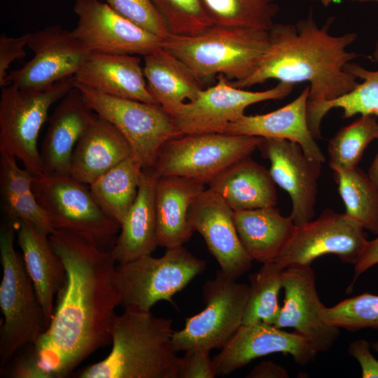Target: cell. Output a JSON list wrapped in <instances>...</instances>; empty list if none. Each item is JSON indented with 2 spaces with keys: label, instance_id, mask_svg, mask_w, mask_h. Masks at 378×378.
<instances>
[{
  "label": "cell",
  "instance_id": "cell-1",
  "mask_svg": "<svg viewBox=\"0 0 378 378\" xmlns=\"http://www.w3.org/2000/svg\"><path fill=\"white\" fill-rule=\"evenodd\" d=\"M49 238L66 272L52 318L34 344L50 378L69 375L86 358L111 343V328L120 305L111 251L78 234L55 229Z\"/></svg>",
  "mask_w": 378,
  "mask_h": 378
},
{
  "label": "cell",
  "instance_id": "cell-2",
  "mask_svg": "<svg viewBox=\"0 0 378 378\" xmlns=\"http://www.w3.org/2000/svg\"><path fill=\"white\" fill-rule=\"evenodd\" d=\"M332 20L318 27L312 13L295 24H274L267 48L251 75L241 80H228L247 88L268 80L295 84L309 83L307 120L324 103L351 92L358 83L345 69L358 55L347 50L357 34L335 36L329 32Z\"/></svg>",
  "mask_w": 378,
  "mask_h": 378
},
{
  "label": "cell",
  "instance_id": "cell-3",
  "mask_svg": "<svg viewBox=\"0 0 378 378\" xmlns=\"http://www.w3.org/2000/svg\"><path fill=\"white\" fill-rule=\"evenodd\" d=\"M172 320L150 312L124 309L111 328L112 348L85 367L80 378H174L178 357L172 344Z\"/></svg>",
  "mask_w": 378,
  "mask_h": 378
},
{
  "label": "cell",
  "instance_id": "cell-4",
  "mask_svg": "<svg viewBox=\"0 0 378 378\" xmlns=\"http://www.w3.org/2000/svg\"><path fill=\"white\" fill-rule=\"evenodd\" d=\"M269 43L267 30L212 25L195 36L171 34L162 47L179 59L200 82L223 75L245 79L257 68Z\"/></svg>",
  "mask_w": 378,
  "mask_h": 378
},
{
  "label": "cell",
  "instance_id": "cell-5",
  "mask_svg": "<svg viewBox=\"0 0 378 378\" xmlns=\"http://www.w3.org/2000/svg\"><path fill=\"white\" fill-rule=\"evenodd\" d=\"M16 226L7 221L0 230L3 277L0 307L4 316L0 337V364L4 367L24 346L34 344L47 328L43 309L23 258L14 247Z\"/></svg>",
  "mask_w": 378,
  "mask_h": 378
},
{
  "label": "cell",
  "instance_id": "cell-6",
  "mask_svg": "<svg viewBox=\"0 0 378 378\" xmlns=\"http://www.w3.org/2000/svg\"><path fill=\"white\" fill-rule=\"evenodd\" d=\"M166 249L160 258L149 254L116 265L115 281L124 309L150 312L160 300L174 304L173 296L206 270V262L183 245Z\"/></svg>",
  "mask_w": 378,
  "mask_h": 378
},
{
  "label": "cell",
  "instance_id": "cell-7",
  "mask_svg": "<svg viewBox=\"0 0 378 378\" xmlns=\"http://www.w3.org/2000/svg\"><path fill=\"white\" fill-rule=\"evenodd\" d=\"M74 87V76L63 78L43 91L3 87L0 96V153L21 161L34 177L43 175L37 140L52 105Z\"/></svg>",
  "mask_w": 378,
  "mask_h": 378
},
{
  "label": "cell",
  "instance_id": "cell-8",
  "mask_svg": "<svg viewBox=\"0 0 378 378\" xmlns=\"http://www.w3.org/2000/svg\"><path fill=\"white\" fill-rule=\"evenodd\" d=\"M262 139L218 132L180 135L162 146L150 169L158 178L182 176L208 185L226 167L250 156Z\"/></svg>",
  "mask_w": 378,
  "mask_h": 378
},
{
  "label": "cell",
  "instance_id": "cell-9",
  "mask_svg": "<svg viewBox=\"0 0 378 378\" xmlns=\"http://www.w3.org/2000/svg\"><path fill=\"white\" fill-rule=\"evenodd\" d=\"M33 190L53 228L70 231L111 251L120 225L94 198L90 186L70 176L35 177Z\"/></svg>",
  "mask_w": 378,
  "mask_h": 378
},
{
  "label": "cell",
  "instance_id": "cell-10",
  "mask_svg": "<svg viewBox=\"0 0 378 378\" xmlns=\"http://www.w3.org/2000/svg\"><path fill=\"white\" fill-rule=\"evenodd\" d=\"M87 105L113 125L129 142L144 169H150L162 146L180 136L173 118L159 104L111 96L77 83Z\"/></svg>",
  "mask_w": 378,
  "mask_h": 378
},
{
  "label": "cell",
  "instance_id": "cell-11",
  "mask_svg": "<svg viewBox=\"0 0 378 378\" xmlns=\"http://www.w3.org/2000/svg\"><path fill=\"white\" fill-rule=\"evenodd\" d=\"M248 293V285L217 271L203 286L204 309L186 318L183 328L174 331V350L221 349L242 325Z\"/></svg>",
  "mask_w": 378,
  "mask_h": 378
},
{
  "label": "cell",
  "instance_id": "cell-12",
  "mask_svg": "<svg viewBox=\"0 0 378 378\" xmlns=\"http://www.w3.org/2000/svg\"><path fill=\"white\" fill-rule=\"evenodd\" d=\"M368 241L358 223L344 213L326 209L317 218L296 225L291 239L274 262L284 270L293 265H311L315 259L333 254L344 263L355 265Z\"/></svg>",
  "mask_w": 378,
  "mask_h": 378
},
{
  "label": "cell",
  "instance_id": "cell-13",
  "mask_svg": "<svg viewBox=\"0 0 378 378\" xmlns=\"http://www.w3.org/2000/svg\"><path fill=\"white\" fill-rule=\"evenodd\" d=\"M293 86L279 82L266 90L248 91L232 86L224 76L219 75L214 85L202 89L172 118L179 135L223 133L230 123L245 115L248 106L264 101L282 99L291 93Z\"/></svg>",
  "mask_w": 378,
  "mask_h": 378
},
{
  "label": "cell",
  "instance_id": "cell-14",
  "mask_svg": "<svg viewBox=\"0 0 378 378\" xmlns=\"http://www.w3.org/2000/svg\"><path fill=\"white\" fill-rule=\"evenodd\" d=\"M27 46L34 52L33 58L9 72L5 85L45 90L63 78L74 76L91 52L71 31L58 24L30 33Z\"/></svg>",
  "mask_w": 378,
  "mask_h": 378
},
{
  "label": "cell",
  "instance_id": "cell-15",
  "mask_svg": "<svg viewBox=\"0 0 378 378\" xmlns=\"http://www.w3.org/2000/svg\"><path fill=\"white\" fill-rule=\"evenodd\" d=\"M78 18L71 31L91 52L145 56L162 39L120 15L99 0H75Z\"/></svg>",
  "mask_w": 378,
  "mask_h": 378
},
{
  "label": "cell",
  "instance_id": "cell-16",
  "mask_svg": "<svg viewBox=\"0 0 378 378\" xmlns=\"http://www.w3.org/2000/svg\"><path fill=\"white\" fill-rule=\"evenodd\" d=\"M258 149L269 160V171L275 184L290 198V216L295 225L312 220L316 214L322 162L309 158L298 144L287 139L263 138Z\"/></svg>",
  "mask_w": 378,
  "mask_h": 378
},
{
  "label": "cell",
  "instance_id": "cell-17",
  "mask_svg": "<svg viewBox=\"0 0 378 378\" xmlns=\"http://www.w3.org/2000/svg\"><path fill=\"white\" fill-rule=\"evenodd\" d=\"M282 288L284 304L274 326L279 328H293L309 341L318 354L330 350L340 331L321 317L325 306L316 290L312 265H293L284 269Z\"/></svg>",
  "mask_w": 378,
  "mask_h": 378
},
{
  "label": "cell",
  "instance_id": "cell-18",
  "mask_svg": "<svg viewBox=\"0 0 378 378\" xmlns=\"http://www.w3.org/2000/svg\"><path fill=\"white\" fill-rule=\"evenodd\" d=\"M276 353L290 355L300 365H308L318 354L298 332L258 322L241 325L212 358L216 375L225 377L255 358Z\"/></svg>",
  "mask_w": 378,
  "mask_h": 378
},
{
  "label": "cell",
  "instance_id": "cell-19",
  "mask_svg": "<svg viewBox=\"0 0 378 378\" xmlns=\"http://www.w3.org/2000/svg\"><path fill=\"white\" fill-rule=\"evenodd\" d=\"M233 212L220 196L208 188L192 204L189 220L192 230L202 236L220 270L237 280L250 270L253 260L241 244Z\"/></svg>",
  "mask_w": 378,
  "mask_h": 378
},
{
  "label": "cell",
  "instance_id": "cell-20",
  "mask_svg": "<svg viewBox=\"0 0 378 378\" xmlns=\"http://www.w3.org/2000/svg\"><path fill=\"white\" fill-rule=\"evenodd\" d=\"M96 115L75 86L60 99L48 118L40 150L43 175L69 176L74 148Z\"/></svg>",
  "mask_w": 378,
  "mask_h": 378
},
{
  "label": "cell",
  "instance_id": "cell-21",
  "mask_svg": "<svg viewBox=\"0 0 378 378\" xmlns=\"http://www.w3.org/2000/svg\"><path fill=\"white\" fill-rule=\"evenodd\" d=\"M309 85L292 102L272 112L244 115L230 123L223 133L287 139L298 144L309 158L326 161L307 122Z\"/></svg>",
  "mask_w": 378,
  "mask_h": 378
},
{
  "label": "cell",
  "instance_id": "cell-22",
  "mask_svg": "<svg viewBox=\"0 0 378 378\" xmlns=\"http://www.w3.org/2000/svg\"><path fill=\"white\" fill-rule=\"evenodd\" d=\"M75 82L104 94L158 104L150 94L139 57L91 52Z\"/></svg>",
  "mask_w": 378,
  "mask_h": 378
},
{
  "label": "cell",
  "instance_id": "cell-23",
  "mask_svg": "<svg viewBox=\"0 0 378 378\" xmlns=\"http://www.w3.org/2000/svg\"><path fill=\"white\" fill-rule=\"evenodd\" d=\"M15 226L24 266L34 284L48 327L54 313L55 298L66 281V269L48 235L25 220H20Z\"/></svg>",
  "mask_w": 378,
  "mask_h": 378
},
{
  "label": "cell",
  "instance_id": "cell-24",
  "mask_svg": "<svg viewBox=\"0 0 378 378\" xmlns=\"http://www.w3.org/2000/svg\"><path fill=\"white\" fill-rule=\"evenodd\" d=\"M132 155L122 134L97 114L74 148L69 176L90 186Z\"/></svg>",
  "mask_w": 378,
  "mask_h": 378
},
{
  "label": "cell",
  "instance_id": "cell-25",
  "mask_svg": "<svg viewBox=\"0 0 378 378\" xmlns=\"http://www.w3.org/2000/svg\"><path fill=\"white\" fill-rule=\"evenodd\" d=\"M195 180L176 176L159 177L155 190L158 246H181L190 239V208L205 189Z\"/></svg>",
  "mask_w": 378,
  "mask_h": 378
},
{
  "label": "cell",
  "instance_id": "cell-26",
  "mask_svg": "<svg viewBox=\"0 0 378 378\" xmlns=\"http://www.w3.org/2000/svg\"><path fill=\"white\" fill-rule=\"evenodd\" d=\"M234 211L276 206L277 193L270 171L251 155L230 164L209 183Z\"/></svg>",
  "mask_w": 378,
  "mask_h": 378
},
{
  "label": "cell",
  "instance_id": "cell-27",
  "mask_svg": "<svg viewBox=\"0 0 378 378\" xmlns=\"http://www.w3.org/2000/svg\"><path fill=\"white\" fill-rule=\"evenodd\" d=\"M158 177L144 169L137 197L120 223L111 253L115 262H130L152 253L158 246L155 190Z\"/></svg>",
  "mask_w": 378,
  "mask_h": 378
},
{
  "label": "cell",
  "instance_id": "cell-28",
  "mask_svg": "<svg viewBox=\"0 0 378 378\" xmlns=\"http://www.w3.org/2000/svg\"><path fill=\"white\" fill-rule=\"evenodd\" d=\"M234 225L247 254L262 264L274 262L291 239L296 225L276 206L233 212Z\"/></svg>",
  "mask_w": 378,
  "mask_h": 378
},
{
  "label": "cell",
  "instance_id": "cell-29",
  "mask_svg": "<svg viewBox=\"0 0 378 378\" xmlns=\"http://www.w3.org/2000/svg\"><path fill=\"white\" fill-rule=\"evenodd\" d=\"M144 57L143 70L148 90L172 117L203 89L189 69L162 47Z\"/></svg>",
  "mask_w": 378,
  "mask_h": 378
},
{
  "label": "cell",
  "instance_id": "cell-30",
  "mask_svg": "<svg viewBox=\"0 0 378 378\" xmlns=\"http://www.w3.org/2000/svg\"><path fill=\"white\" fill-rule=\"evenodd\" d=\"M0 153L1 206L8 221L15 225L20 220L27 221L49 236L55 229L35 196L33 190L35 177L18 165L15 156Z\"/></svg>",
  "mask_w": 378,
  "mask_h": 378
},
{
  "label": "cell",
  "instance_id": "cell-31",
  "mask_svg": "<svg viewBox=\"0 0 378 378\" xmlns=\"http://www.w3.org/2000/svg\"><path fill=\"white\" fill-rule=\"evenodd\" d=\"M143 174L132 154L90 185L99 206L120 225L136 200Z\"/></svg>",
  "mask_w": 378,
  "mask_h": 378
},
{
  "label": "cell",
  "instance_id": "cell-32",
  "mask_svg": "<svg viewBox=\"0 0 378 378\" xmlns=\"http://www.w3.org/2000/svg\"><path fill=\"white\" fill-rule=\"evenodd\" d=\"M378 63V40L372 53ZM345 69L356 78L363 80L349 93L331 102L323 104L308 118V125L314 136L321 139V124L323 118L332 108H341L343 118H349L356 115H370L378 117V69L369 71L356 63H348Z\"/></svg>",
  "mask_w": 378,
  "mask_h": 378
},
{
  "label": "cell",
  "instance_id": "cell-33",
  "mask_svg": "<svg viewBox=\"0 0 378 378\" xmlns=\"http://www.w3.org/2000/svg\"><path fill=\"white\" fill-rule=\"evenodd\" d=\"M344 214L365 230L378 234V188L360 168L334 171Z\"/></svg>",
  "mask_w": 378,
  "mask_h": 378
},
{
  "label": "cell",
  "instance_id": "cell-34",
  "mask_svg": "<svg viewBox=\"0 0 378 378\" xmlns=\"http://www.w3.org/2000/svg\"><path fill=\"white\" fill-rule=\"evenodd\" d=\"M212 25L269 31L279 7L276 0H200Z\"/></svg>",
  "mask_w": 378,
  "mask_h": 378
},
{
  "label": "cell",
  "instance_id": "cell-35",
  "mask_svg": "<svg viewBox=\"0 0 378 378\" xmlns=\"http://www.w3.org/2000/svg\"><path fill=\"white\" fill-rule=\"evenodd\" d=\"M284 270L275 262H270L249 275V293L242 324H275L281 310L278 297L282 288Z\"/></svg>",
  "mask_w": 378,
  "mask_h": 378
},
{
  "label": "cell",
  "instance_id": "cell-36",
  "mask_svg": "<svg viewBox=\"0 0 378 378\" xmlns=\"http://www.w3.org/2000/svg\"><path fill=\"white\" fill-rule=\"evenodd\" d=\"M378 136L377 117L361 115L341 128L328 146L329 165L332 171H344L358 167L368 145Z\"/></svg>",
  "mask_w": 378,
  "mask_h": 378
},
{
  "label": "cell",
  "instance_id": "cell-37",
  "mask_svg": "<svg viewBox=\"0 0 378 378\" xmlns=\"http://www.w3.org/2000/svg\"><path fill=\"white\" fill-rule=\"evenodd\" d=\"M320 315L327 324L340 329H378V295L366 292L345 299L333 307H325Z\"/></svg>",
  "mask_w": 378,
  "mask_h": 378
},
{
  "label": "cell",
  "instance_id": "cell-38",
  "mask_svg": "<svg viewBox=\"0 0 378 378\" xmlns=\"http://www.w3.org/2000/svg\"><path fill=\"white\" fill-rule=\"evenodd\" d=\"M171 34L195 36L212 26L200 0H153Z\"/></svg>",
  "mask_w": 378,
  "mask_h": 378
},
{
  "label": "cell",
  "instance_id": "cell-39",
  "mask_svg": "<svg viewBox=\"0 0 378 378\" xmlns=\"http://www.w3.org/2000/svg\"><path fill=\"white\" fill-rule=\"evenodd\" d=\"M114 11L162 40L171 34L153 0H99Z\"/></svg>",
  "mask_w": 378,
  "mask_h": 378
},
{
  "label": "cell",
  "instance_id": "cell-40",
  "mask_svg": "<svg viewBox=\"0 0 378 378\" xmlns=\"http://www.w3.org/2000/svg\"><path fill=\"white\" fill-rule=\"evenodd\" d=\"M178 357L174 378H214L216 377L213 358L210 351L204 349H191Z\"/></svg>",
  "mask_w": 378,
  "mask_h": 378
},
{
  "label": "cell",
  "instance_id": "cell-41",
  "mask_svg": "<svg viewBox=\"0 0 378 378\" xmlns=\"http://www.w3.org/2000/svg\"><path fill=\"white\" fill-rule=\"evenodd\" d=\"M7 364L6 374L11 378H50L42 368L37 358L34 344H29L19 350ZM6 366V365H5ZM4 366V367H5Z\"/></svg>",
  "mask_w": 378,
  "mask_h": 378
},
{
  "label": "cell",
  "instance_id": "cell-42",
  "mask_svg": "<svg viewBox=\"0 0 378 378\" xmlns=\"http://www.w3.org/2000/svg\"><path fill=\"white\" fill-rule=\"evenodd\" d=\"M30 33L17 37L2 34L0 36V86H5L8 69L12 62L22 59L26 56L25 46H28Z\"/></svg>",
  "mask_w": 378,
  "mask_h": 378
},
{
  "label": "cell",
  "instance_id": "cell-43",
  "mask_svg": "<svg viewBox=\"0 0 378 378\" xmlns=\"http://www.w3.org/2000/svg\"><path fill=\"white\" fill-rule=\"evenodd\" d=\"M372 347L378 351V342H373ZM370 342L358 340L350 343L348 354L359 363L363 378H378V360L370 351Z\"/></svg>",
  "mask_w": 378,
  "mask_h": 378
},
{
  "label": "cell",
  "instance_id": "cell-44",
  "mask_svg": "<svg viewBox=\"0 0 378 378\" xmlns=\"http://www.w3.org/2000/svg\"><path fill=\"white\" fill-rule=\"evenodd\" d=\"M377 264H378V236L368 241L363 255L354 265V276L349 286L351 290L359 276Z\"/></svg>",
  "mask_w": 378,
  "mask_h": 378
},
{
  "label": "cell",
  "instance_id": "cell-45",
  "mask_svg": "<svg viewBox=\"0 0 378 378\" xmlns=\"http://www.w3.org/2000/svg\"><path fill=\"white\" fill-rule=\"evenodd\" d=\"M249 378H286L288 372L272 361H263L254 367L248 374Z\"/></svg>",
  "mask_w": 378,
  "mask_h": 378
},
{
  "label": "cell",
  "instance_id": "cell-46",
  "mask_svg": "<svg viewBox=\"0 0 378 378\" xmlns=\"http://www.w3.org/2000/svg\"><path fill=\"white\" fill-rule=\"evenodd\" d=\"M377 139L378 140V136ZM368 175L372 182L378 188V152L370 164Z\"/></svg>",
  "mask_w": 378,
  "mask_h": 378
}]
</instances>
